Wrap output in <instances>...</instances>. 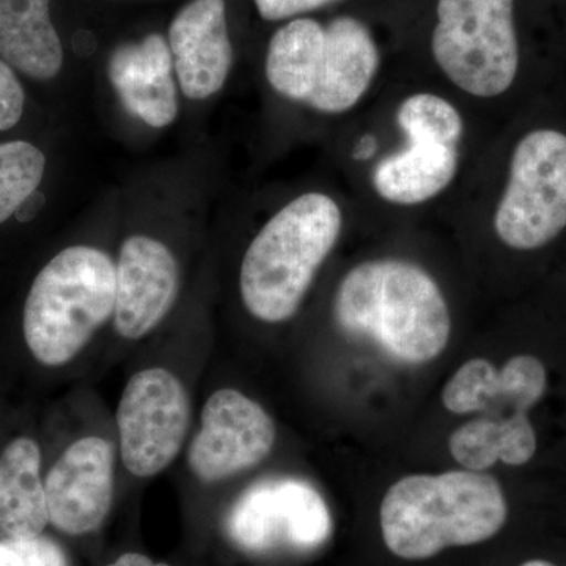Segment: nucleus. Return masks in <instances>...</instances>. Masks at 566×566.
<instances>
[{
    "label": "nucleus",
    "mask_w": 566,
    "mask_h": 566,
    "mask_svg": "<svg viewBox=\"0 0 566 566\" xmlns=\"http://www.w3.org/2000/svg\"><path fill=\"white\" fill-rule=\"evenodd\" d=\"M338 327L367 338L397 363H430L449 344L452 319L438 283L405 260H371L353 268L335 294Z\"/></svg>",
    "instance_id": "f257e3e1"
},
{
    "label": "nucleus",
    "mask_w": 566,
    "mask_h": 566,
    "mask_svg": "<svg viewBox=\"0 0 566 566\" xmlns=\"http://www.w3.org/2000/svg\"><path fill=\"white\" fill-rule=\"evenodd\" d=\"M506 513L501 483L465 469L398 480L382 499L379 521L390 553L424 560L447 547L486 542L504 527Z\"/></svg>",
    "instance_id": "f03ea898"
},
{
    "label": "nucleus",
    "mask_w": 566,
    "mask_h": 566,
    "mask_svg": "<svg viewBox=\"0 0 566 566\" xmlns=\"http://www.w3.org/2000/svg\"><path fill=\"white\" fill-rule=\"evenodd\" d=\"M546 368L528 354L512 357L497 370L485 359L461 365L442 390V403L453 415L482 417L450 436V453L468 471L482 472L502 461L526 464L535 455L536 436L528 409L546 390Z\"/></svg>",
    "instance_id": "7ed1b4c3"
},
{
    "label": "nucleus",
    "mask_w": 566,
    "mask_h": 566,
    "mask_svg": "<svg viewBox=\"0 0 566 566\" xmlns=\"http://www.w3.org/2000/svg\"><path fill=\"white\" fill-rule=\"evenodd\" d=\"M340 232V207L319 192L297 197L264 223L241 264L249 314L264 323L292 318Z\"/></svg>",
    "instance_id": "20e7f679"
},
{
    "label": "nucleus",
    "mask_w": 566,
    "mask_h": 566,
    "mask_svg": "<svg viewBox=\"0 0 566 566\" xmlns=\"http://www.w3.org/2000/svg\"><path fill=\"white\" fill-rule=\"evenodd\" d=\"M379 66V52L367 25L352 17L327 28L294 20L271 39L266 77L293 102L324 114H344L367 93Z\"/></svg>",
    "instance_id": "39448f33"
},
{
    "label": "nucleus",
    "mask_w": 566,
    "mask_h": 566,
    "mask_svg": "<svg viewBox=\"0 0 566 566\" xmlns=\"http://www.w3.org/2000/svg\"><path fill=\"white\" fill-rule=\"evenodd\" d=\"M115 263L91 245H73L36 275L24 305L25 344L46 367H62L114 316Z\"/></svg>",
    "instance_id": "423d86ee"
},
{
    "label": "nucleus",
    "mask_w": 566,
    "mask_h": 566,
    "mask_svg": "<svg viewBox=\"0 0 566 566\" xmlns=\"http://www.w3.org/2000/svg\"><path fill=\"white\" fill-rule=\"evenodd\" d=\"M431 50L461 91L479 98L502 95L520 66L513 0H439Z\"/></svg>",
    "instance_id": "0eeeda50"
},
{
    "label": "nucleus",
    "mask_w": 566,
    "mask_h": 566,
    "mask_svg": "<svg viewBox=\"0 0 566 566\" xmlns=\"http://www.w3.org/2000/svg\"><path fill=\"white\" fill-rule=\"evenodd\" d=\"M566 227V134L535 129L513 151L510 178L494 216L499 240L534 251Z\"/></svg>",
    "instance_id": "6e6552de"
},
{
    "label": "nucleus",
    "mask_w": 566,
    "mask_h": 566,
    "mask_svg": "<svg viewBox=\"0 0 566 566\" xmlns=\"http://www.w3.org/2000/svg\"><path fill=\"white\" fill-rule=\"evenodd\" d=\"M230 539L251 554L308 553L333 534L323 495L305 480L271 476L237 499L226 521Z\"/></svg>",
    "instance_id": "1a4fd4ad"
},
{
    "label": "nucleus",
    "mask_w": 566,
    "mask_h": 566,
    "mask_svg": "<svg viewBox=\"0 0 566 566\" xmlns=\"http://www.w3.org/2000/svg\"><path fill=\"white\" fill-rule=\"evenodd\" d=\"M191 420L186 387L172 371L144 368L123 389L117 408L122 463L139 479L158 475L181 452Z\"/></svg>",
    "instance_id": "9d476101"
},
{
    "label": "nucleus",
    "mask_w": 566,
    "mask_h": 566,
    "mask_svg": "<svg viewBox=\"0 0 566 566\" xmlns=\"http://www.w3.org/2000/svg\"><path fill=\"white\" fill-rule=\"evenodd\" d=\"M274 420L240 390L221 389L208 398L202 427L189 447V468L200 482L218 483L249 471L274 449Z\"/></svg>",
    "instance_id": "9b49d317"
},
{
    "label": "nucleus",
    "mask_w": 566,
    "mask_h": 566,
    "mask_svg": "<svg viewBox=\"0 0 566 566\" xmlns=\"http://www.w3.org/2000/svg\"><path fill=\"white\" fill-rule=\"evenodd\" d=\"M114 447L99 438L77 439L44 480L50 523L66 535L98 531L114 502Z\"/></svg>",
    "instance_id": "f8f14e48"
},
{
    "label": "nucleus",
    "mask_w": 566,
    "mask_h": 566,
    "mask_svg": "<svg viewBox=\"0 0 566 566\" xmlns=\"http://www.w3.org/2000/svg\"><path fill=\"white\" fill-rule=\"evenodd\" d=\"M180 273L174 253L148 237H132L115 263L114 326L126 340H140L177 301Z\"/></svg>",
    "instance_id": "ddd939ff"
},
{
    "label": "nucleus",
    "mask_w": 566,
    "mask_h": 566,
    "mask_svg": "<svg viewBox=\"0 0 566 566\" xmlns=\"http://www.w3.org/2000/svg\"><path fill=\"white\" fill-rule=\"evenodd\" d=\"M170 52L181 91L205 99L221 91L232 66L233 51L223 0H192L175 18Z\"/></svg>",
    "instance_id": "4468645a"
},
{
    "label": "nucleus",
    "mask_w": 566,
    "mask_h": 566,
    "mask_svg": "<svg viewBox=\"0 0 566 566\" xmlns=\"http://www.w3.org/2000/svg\"><path fill=\"white\" fill-rule=\"evenodd\" d=\"M172 52L161 35H148L112 54L109 77L126 109L147 125L164 128L177 118Z\"/></svg>",
    "instance_id": "2eb2a0df"
},
{
    "label": "nucleus",
    "mask_w": 566,
    "mask_h": 566,
    "mask_svg": "<svg viewBox=\"0 0 566 566\" xmlns=\"http://www.w3.org/2000/svg\"><path fill=\"white\" fill-rule=\"evenodd\" d=\"M403 151L376 166L375 191L386 202L419 205L434 199L455 178L458 147L424 137H412Z\"/></svg>",
    "instance_id": "dca6fc26"
},
{
    "label": "nucleus",
    "mask_w": 566,
    "mask_h": 566,
    "mask_svg": "<svg viewBox=\"0 0 566 566\" xmlns=\"http://www.w3.org/2000/svg\"><path fill=\"white\" fill-rule=\"evenodd\" d=\"M40 447L17 438L0 455V539L40 536L50 523Z\"/></svg>",
    "instance_id": "f3484780"
},
{
    "label": "nucleus",
    "mask_w": 566,
    "mask_h": 566,
    "mask_svg": "<svg viewBox=\"0 0 566 566\" xmlns=\"http://www.w3.org/2000/svg\"><path fill=\"white\" fill-rule=\"evenodd\" d=\"M0 55L33 80L57 76L63 51L50 0H0Z\"/></svg>",
    "instance_id": "a211bd4d"
},
{
    "label": "nucleus",
    "mask_w": 566,
    "mask_h": 566,
    "mask_svg": "<svg viewBox=\"0 0 566 566\" xmlns=\"http://www.w3.org/2000/svg\"><path fill=\"white\" fill-rule=\"evenodd\" d=\"M46 158L28 142L0 144V223L17 212L43 180Z\"/></svg>",
    "instance_id": "6ab92c4d"
},
{
    "label": "nucleus",
    "mask_w": 566,
    "mask_h": 566,
    "mask_svg": "<svg viewBox=\"0 0 566 566\" xmlns=\"http://www.w3.org/2000/svg\"><path fill=\"white\" fill-rule=\"evenodd\" d=\"M397 122L408 139L424 137L458 147L464 133V122L453 104L433 95L417 93L401 103Z\"/></svg>",
    "instance_id": "aec40b11"
},
{
    "label": "nucleus",
    "mask_w": 566,
    "mask_h": 566,
    "mask_svg": "<svg viewBox=\"0 0 566 566\" xmlns=\"http://www.w3.org/2000/svg\"><path fill=\"white\" fill-rule=\"evenodd\" d=\"M0 566H69V558L48 536L0 539Z\"/></svg>",
    "instance_id": "412c9836"
},
{
    "label": "nucleus",
    "mask_w": 566,
    "mask_h": 566,
    "mask_svg": "<svg viewBox=\"0 0 566 566\" xmlns=\"http://www.w3.org/2000/svg\"><path fill=\"white\" fill-rule=\"evenodd\" d=\"M24 111V92L17 74L0 61V132L13 128Z\"/></svg>",
    "instance_id": "4be33fe9"
},
{
    "label": "nucleus",
    "mask_w": 566,
    "mask_h": 566,
    "mask_svg": "<svg viewBox=\"0 0 566 566\" xmlns=\"http://www.w3.org/2000/svg\"><path fill=\"white\" fill-rule=\"evenodd\" d=\"M334 0H255L260 17L268 21H281L319 9Z\"/></svg>",
    "instance_id": "5701e85b"
},
{
    "label": "nucleus",
    "mask_w": 566,
    "mask_h": 566,
    "mask_svg": "<svg viewBox=\"0 0 566 566\" xmlns=\"http://www.w3.org/2000/svg\"><path fill=\"white\" fill-rule=\"evenodd\" d=\"M44 205V196L43 193L35 191L21 203V207L18 208L14 216H17L18 221H31L33 216L40 211V208Z\"/></svg>",
    "instance_id": "b1692460"
},
{
    "label": "nucleus",
    "mask_w": 566,
    "mask_h": 566,
    "mask_svg": "<svg viewBox=\"0 0 566 566\" xmlns=\"http://www.w3.org/2000/svg\"><path fill=\"white\" fill-rule=\"evenodd\" d=\"M107 566H170L167 564H156L150 557L144 556L139 553H126L118 557L117 560L112 562Z\"/></svg>",
    "instance_id": "393cba45"
},
{
    "label": "nucleus",
    "mask_w": 566,
    "mask_h": 566,
    "mask_svg": "<svg viewBox=\"0 0 566 566\" xmlns=\"http://www.w3.org/2000/svg\"><path fill=\"white\" fill-rule=\"evenodd\" d=\"M376 150V144L374 137H365L363 142H360L359 147L356 150V159H368L371 155H374Z\"/></svg>",
    "instance_id": "a878e982"
},
{
    "label": "nucleus",
    "mask_w": 566,
    "mask_h": 566,
    "mask_svg": "<svg viewBox=\"0 0 566 566\" xmlns=\"http://www.w3.org/2000/svg\"><path fill=\"white\" fill-rule=\"evenodd\" d=\"M521 566H556V565L549 564V562H545V560H531V562H526V564L521 565Z\"/></svg>",
    "instance_id": "bb28decb"
}]
</instances>
